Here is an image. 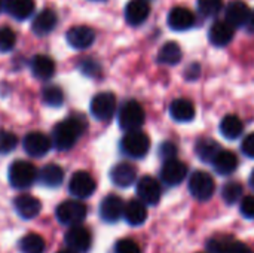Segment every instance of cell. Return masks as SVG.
Segmentation results:
<instances>
[{
  "instance_id": "obj_1",
  "label": "cell",
  "mask_w": 254,
  "mask_h": 253,
  "mask_svg": "<svg viewBox=\"0 0 254 253\" xmlns=\"http://www.w3.org/2000/svg\"><path fill=\"white\" fill-rule=\"evenodd\" d=\"M86 130V121L80 115H71L52 130V145L58 151L71 149Z\"/></svg>"
},
{
  "instance_id": "obj_2",
  "label": "cell",
  "mask_w": 254,
  "mask_h": 253,
  "mask_svg": "<svg viewBox=\"0 0 254 253\" xmlns=\"http://www.w3.org/2000/svg\"><path fill=\"white\" fill-rule=\"evenodd\" d=\"M149 149H150V139L141 130L127 131L121 140V151L129 158L140 160L147 155Z\"/></svg>"
},
{
  "instance_id": "obj_3",
  "label": "cell",
  "mask_w": 254,
  "mask_h": 253,
  "mask_svg": "<svg viewBox=\"0 0 254 253\" xmlns=\"http://www.w3.org/2000/svg\"><path fill=\"white\" fill-rule=\"evenodd\" d=\"M118 121H119V127L124 131L140 130L146 121V113H144L143 106L135 100L125 101L119 109Z\"/></svg>"
},
{
  "instance_id": "obj_4",
  "label": "cell",
  "mask_w": 254,
  "mask_h": 253,
  "mask_svg": "<svg viewBox=\"0 0 254 253\" xmlns=\"http://www.w3.org/2000/svg\"><path fill=\"white\" fill-rule=\"evenodd\" d=\"M37 169L28 163L18 160L9 167V183L16 189H27L37 180Z\"/></svg>"
},
{
  "instance_id": "obj_5",
  "label": "cell",
  "mask_w": 254,
  "mask_h": 253,
  "mask_svg": "<svg viewBox=\"0 0 254 253\" xmlns=\"http://www.w3.org/2000/svg\"><path fill=\"white\" fill-rule=\"evenodd\" d=\"M86 213H88L86 206L79 200L63 201L55 210V216L58 222H61L63 225H68V227L82 225V222L86 218Z\"/></svg>"
},
{
  "instance_id": "obj_6",
  "label": "cell",
  "mask_w": 254,
  "mask_h": 253,
  "mask_svg": "<svg viewBox=\"0 0 254 253\" xmlns=\"http://www.w3.org/2000/svg\"><path fill=\"white\" fill-rule=\"evenodd\" d=\"M216 191L214 179L207 171H195L189 179V192L198 201H207Z\"/></svg>"
},
{
  "instance_id": "obj_7",
  "label": "cell",
  "mask_w": 254,
  "mask_h": 253,
  "mask_svg": "<svg viewBox=\"0 0 254 253\" xmlns=\"http://www.w3.org/2000/svg\"><path fill=\"white\" fill-rule=\"evenodd\" d=\"M116 112V97L112 92H100L91 100V113L98 121H109Z\"/></svg>"
},
{
  "instance_id": "obj_8",
  "label": "cell",
  "mask_w": 254,
  "mask_h": 253,
  "mask_svg": "<svg viewBox=\"0 0 254 253\" xmlns=\"http://www.w3.org/2000/svg\"><path fill=\"white\" fill-rule=\"evenodd\" d=\"M22 146H24V151L30 157L42 158L51 151V148L54 145H52V139L48 137L46 134H43L40 131H31L24 137Z\"/></svg>"
},
{
  "instance_id": "obj_9",
  "label": "cell",
  "mask_w": 254,
  "mask_h": 253,
  "mask_svg": "<svg viewBox=\"0 0 254 253\" xmlns=\"http://www.w3.org/2000/svg\"><path fill=\"white\" fill-rule=\"evenodd\" d=\"M64 242L68 249L74 251L76 253H86L91 249L92 236L88 228L82 225H74L70 227V230L65 233Z\"/></svg>"
},
{
  "instance_id": "obj_10",
  "label": "cell",
  "mask_w": 254,
  "mask_h": 253,
  "mask_svg": "<svg viewBox=\"0 0 254 253\" xmlns=\"http://www.w3.org/2000/svg\"><path fill=\"white\" fill-rule=\"evenodd\" d=\"M95 188H97V183L88 171H76L68 182L70 194L79 200L91 197L95 192Z\"/></svg>"
},
{
  "instance_id": "obj_11",
  "label": "cell",
  "mask_w": 254,
  "mask_h": 253,
  "mask_svg": "<svg viewBox=\"0 0 254 253\" xmlns=\"http://www.w3.org/2000/svg\"><path fill=\"white\" fill-rule=\"evenodd\" d=\"M137 195L146 206H155L162 195L161 183L152 176H144L137 182Z\"/></svg>"
},
{
  "instance_id": "obj_12",
  "label": "cell",
  "mask_w": 254,
  "mask_h": 253,
  "mask_svg": "<svg viewBox=\"0 0 254 253\" xmlns=\"http://www.w3.org/2000/svg\"><path fill=\"white\" fill-rule=\"evenodd\" d=\"M188 176V166L177 158L164 161L161 169V180L168 186L180 185Z\"/></svg>"
},
{
  "instance_id": "obj_13",
  "label": "cell",
  "mask_w": 254,
  "mask_h": 253,
  "mask_svg": "<svg viewBox=\"0 0 254 253\" xmlns=\"http://www.w3.org/2000/svg\"><path fill=\"white\" fill-rule=\"evenodd\" d=\"M125 203L118 195H107L100 204V216L107 224H115L124 216Z\"/></svg>"
},
{
  "instance_id": "obj_14",
  "label": "cell",
  "mask_w": 254,
  "mask_h": 253,
  "mask_svg": "<svg viewBox=\"0 0 254 253\" xmlns=\"http://www.w3.org/2000/svg\"><path fill=\"white\" fill-rule=\"evenodd\" d=\"M67 42L71 48L77 49V51H82V49H86L89 48L94 40H95V33L91 27H86V25H76V27H71L67 34Z\"/></svg>"
},
{
  "instance_id": "obj_15",
  "label": "cell",
  "mask_w": 254,
  "mask_h": 253,
  "mask_svg": "<svg viewBox=\"0 0 254 253\" xmlns=\"http://www.w3.org/2000/svg\"><path fill=\"white\" fill-rule=\"evenodd\" d=\"M168 25L171 30L176 31H185L193 27L195 24V15L190 9L183 7V6H176L170 10L168 13Z\"/></svg>"
},
{
  "instance_id": "obj_16",
  "label": "cell",
  "mask_w": 254,
  "mask_h": 253,
  "mask_svg": "<svg viewBox=\"0 0 254 253\" xmlns=\"http://www.w3.org/2000/svg\"><path fill=\"white\" fill-rule=\"evenodd\" d=\"M252 9L247 6V3H244L243 0H234L226 6L225 10V19L234 27H246L249 16H250Z\"/></svg>"
},
{
  "instance_id": "obj_17",
  "label": "cell",
  "mask_w": 254,
  "mask_h": 253,
  "mask_svg": "<svg viewBox=\"0 0 254 253\" xmlns=\"http://www.w3.org/2000/svg\"><path fill=\"white\" fill-rule=\"evenodd\" d=\"M150 15L149 0H129L125 6V19L129 25H141Z\"/></svg>"
},
{
  "instance_id": "obj_18",
  "label": "cell",
  "mask_w": 254,
  "mask_h": 253,
  "mask_svg": "<svg viewBox=\"0 0 254 253\" xmlns=\"http://www.w3.org/2000/svg\"><path fill=\"white\" fill-rule=\"evenodd\" d=\"M234 33H235V28L226 19L225 21H216L208 30V39L214 46L223 48L232 42Z\"/></svg>"
},
{
  "instance_id": "obj_19",
  "label": "cell",
  "mask_w": 254,
  "mask_h": 253,
  "mask_svg": "<svg viewBox=\"0 0 254 253\" xmlns=\"http://www.w3.org/2000/svg\"><path fill=\"white\" fill-rule=\"evenodd\" d=\"M13 206L16 213L22 219H34L42 210V203L39 201V198L28 194L18 195L13 201Z\"/></svg>"
},
{
  "instance_id": "obj_20",
  "label": "cell",
  "mask_w": 254,
  "mask_h": 253,
  "mask_svg": "<svg viewBox=\"0 0 254 253\" xmlns=\"http://www.w3.org/2000/svg\"><path fill=\"white\" fill-rule=\"evenodd\" d=\"M112 182L119 188H128L131 186L137 179V170L129 163H119L116 164L110 171Z\"/></svg>"
},
{
  "instance_id": "obj_21",
  "label": "cell",
  "mask_w": 254,
  "mask_h": 253,
  "mask_svg": "<svg viewBox=\"0 0 254 253\" xmlns=\"http://www.w3.org/2000/svg\"><path fill=\"white\" fill-rule=\"evenodd\" d=\"M57 21H58L57 13L52 9H43L34 16L31 22V30L37 36H46L55 28Z\"/></svg>"
},
{
  "instance_id": "obj_22",
  "label": "cell",
  "mask_w": 254,
  "mask_h": 253,
  "mask_svg": "<svg viewBox=\"0 0 254 253\" xmlns=\"http://www.w3.org/2000/svg\"><path fill=\"white\" fill-rule=\"evenodd\" d=\"M170 115L177 122H190L195 118L196 112H195V106L190 100L176 98L170 104Z\"/></svg>"
},
{
  "instance_id": "obj_23",
  "label": "cell",
  "mask_w": 254,
  "mask_h": 253,
  "mask_svg": "<svg viewBox=\"0 0 254 253\" xmlns=\"http://www.w3.org/2000/svg\"><path fill=\"white\" fill-rule=\"evenodd\" d=\"M124 218L132 227H138V225L144 224L147 219L146 204L141 200H129L124 209Z\"/></svg>"
},
{
  "instance_id": "obj_24",
  "label": "cell",
  "mask_w": 254,
  "mask_h": 253,
  "mask_svg": "<svg viewBox=\"0 0 254 253\" xmlns=\"http://www.w3.org/2000/svg\"><path fill=\"white\" fill-rule=\"evenodd\" d=\"M211 164H213L214 170H216L219 174H222V176H229V174H232V173L238 169V157H237L234 152H231V151L222 149V151L216 155V158L213 160Z\"/></svg>"
},
{
  "instance_id": "obj_25",
  "label": "cell",
  "mask_w": 254,
  "mask_h": 253,
  "mask_svg": "<svg viewBox=\"0 0 254 253\" xmlns=\"http://www.w3.org/2000/svg\"><path fill=\"white\" fill-rule=\"evenodd\" d=\"M31 72L39 79H51L55 73V61L49 55H34L31 60Z\"/></svg>"
},
{
  "instance_id": "obj_26",
  "label": "cell",
  "mask_w": 254,
  "mask_h": 253,
  "mask_svg": "<svg viewBox=\"0 0 254 253\" xmlns=\"http://www.w3.org/2000/svg\"><path fill=\"white\" fill-rule=\"evenodd\" d=\"M6 12L15 19H27L34 12V0H4L3 3Z\"/></svg>"
},
{
  "instance_id": "obj_27",
  "label": "cell",
  "mask_w": 254,
  "mask_h": 253,
  "mask_svg": "<svg viewBox=\"0 0 254 253\" xmlns=\"http://www.w3.org/2000/svg\"><path fill=\"white\" fill-rule=\"evenodd\" d=\"M37 179L46 188H57L64 180V170L57 164H48L39 171Z\"/></svg>"
},
{
  "instance_id": "obj_28",
  "label": "cell",
  "mask_w": 254,
  "mask_h": 253,
  "mask_svg": "<svg viewBox=\"0 0 254 253\" xmlns=\"http://www.w3.org/2000/svg\"><path fill=\"white\" fill-rule=\"evenodd\" d=\"M244 131V124L237 115H226L220 122V133L228 140L238 139Z\"/></svg>"
},
{
  "instance_id": "obj_29",
  "label": "cell",
  "mask_w": 254,
  "mask_h": 253,
  "mask_svg": "<svg viewBox=\"0 0 254 253\" xmlns=\"http://www.w3.org/2000/svg\"><path fill=\"white\" fill-rule=\"evenodd\" d=\"M220 146L217 145L216 140L204 137L199 139L195 145V152L198 155V158L204 163H213V160L216 158V155L220 152Z\"/></svg>"
},
{
  "instance_id": "obj_30",
  "label": "cell",
  "mask_w": 254,
  "mask_h": 253,
  "mask_svg": "<svg viewBox=\"0 0 254 253\" xmlns=\"http://www.w3.org/2000/svg\"><path fill=\"white\" fill-rule=\"evenodd\" d=\"M183 58V52L179 43L176 42H168L165 43L158 54V61L161 64H167V66H176L182 61Z\"/></svg>"
},
{
  "instance_id": "obj_31",
  "label": "cell",
  "mask_w": 254,
  "mask_h": 253,
  "mask_svg": "<svg viewBox=\"0 0 254 253\" xmlns=\"http://www.w3.org/2000/svg\"><path fill=\"white\" fill-rule=\"evenodd\" d=\"M46 243L42 236L30 233L19 242V251L22 253H43Z\"/></svg>"
},
{
  "instance_id": "obj_32",
  "label": "cell",
  "mask_w": 254,
  "mask_h": 253,
  "mask_svg": "<svg viewBox=\"0 0 254 253\" xmlns=\"http://www.w3.org/2000/svg\"><path fill=\"white\" fill-rule=\"evenodd\" d=\"M42 98H43L45 104H48L51 107H60L64 103V92L57 85H48L42 91Z\"/></svg>"
},
{
  "instance_id": "obj_33",
  "label": "cell",
  "mask_w": 254,
  "mask_h": 253,
  "mask_svg": "<svg viewBox=\"0 0 254 253\" xmlns=\"http://www.w3.org/2000/svg\"><path fill=\"white\" fill-rule=\"evenodd\" d=\"M244 188L240 182H228L222 189V197L226 204H235L243 198Z\"/></svg>"
},
{
  "instance_id": "obj_34",
  "label": "cell",
  "mask_w": 254,
  "mask_h": 253,
  "mask_svg": "<svg viewBox=\"0 0 254 253\" xmlns=\"http://www.w3.org/2000/svg\"><path fill=\"white\" fill-rule=\"evenodd\" d=\"M16 45V34L10 27L0 28V52H9Z\"/></svg>"
},
{
  "instance_id": "obj_35",
  "label": "cell",
  "mask_w": 254,
  "mask_h": 253,
  "mask_svg": "<svg viewBox=\"0 0 254 253\" xmlns=\"http://www.w3.org/2000/svg\"><path fill=\"white\" fill-rule=\"evenodd\" d=\"M223 7V0H198V10L204 16H216Z\"/></svg>"
},
{
  "instance_id": "obj_36",
  "label": "cell",
  "mask_w": 254,
  "mask_h": 253,
  "mask_svg": "<svg viewBox=\"0 0 254 253\" xmlns=\"http://www.w3.org/2000/svg\"><path fill=\"white\" fill-rule=\"evenodd\" d=\"M18 145V137L7 130H0V154L12 152Z\"/></svg>"
},
{
  "instance_id": "obj_37",
  "label": "cell",
  "mask_w": 254,
  "mask_h": 253,
  "mask_svg": "<svg viewBox=\"0 0 254 253\" xmlns=\"http://www.w3.org/2000/svg\"><path fill=\"white\" fill-rule=\"evenodd\" d=\"M113 253H141L140 246L131 239H122L115 245Z\"/></svg>"
},
{
  "instance_id": "obj_38",
  "label": "cell",
  "mask_w": 254,
  "mask_h": 253,
  "mask_svg": "<svg viewBox=\"0 0 254 253\" xmlns=\"http://www.w3.org/2000/svg\"><path fill=\"white\" fill-rule=\"evenodd\" d=\"M232 242L231 240H223V239H211L207 243V251L208 253H229Z\"/></svg>"
},
{
  "instance_id": "obj_39",
  "label": "cell",
  "mask_w": 254,
  "mask_h": 253,
  "mask_svg": "<svg viewBox=\"0 0 254 253\" xmlns=\"http://www.w3.org/2000/svg\"><path fill=\"white\" fill-rule=\"evenodd\" d=\"M158 154H159V157L162 158V161H168V160H173V158L177 157V148H176V145L171 143V142H164V143L161 145Z\"/></svg>"
},
{
  "instance_id": "obj_40",
  "label": "cell",
  "mask_w": 254,
  "mask_h": 253,
  "mask_svg": "<svg viewBox=\"0 0 254 253\" xmlns=\"http://www.w3.org/2000/svg\"><path fill=\"white\" fill-rule=\"evenodd\" d=\"M241 215L247 219H254V197L249 195L241 200Z\"/></svg>"
},
{
  "instance_id": "obj_41",
  "label": "cell",
  "mask_w": 254,
  "mask_h": 253,
  "mask_svg": "<svg viewBox=\"0 0 254 253\" xmlns=\"http://www.w3.org/2000/svg\"><path fill=\"white\" fill-rule=\"evenodd\" d=\"M241 152L249 158H254V133H250L244 137L241 143Z\"/></svg>"
},
{
  "instance_id": "obj_42",
  "label": "cell",
  "mask_w": 254,
  "mask_h": 253,
  "mask_svg": "<svg viewBox=\"0 0 254 253\" xmlns=\"http://www.w3.org/2000/svg\"><path fill=\"white\" fill-rule=\"evenodd\" d=\"M229 253H253V251L241 242H232L229 248Z\"/></svg>"
},
{
  "instance_id": "obj_43",
  "label": "cell",
  "mask_w": 254,
  "mask_h": 253,
  "mask_svg": "<svg viewBox=\"0 0 254 253\" xmlns=\"http://www.w3.org/2000/svg\"><path fill=\"white\" fill-rule=\"evenodd\" d=\"M246 28L254 34V10L250 12V16H249V21H247V24H246Z\"/></svg>"
},
{
  "instance_id": "obj_44",
  "label": "cell",
  "mask_w": 254,
  "mask_h": 253,
  "mask_svg": "<svg viewBox=\"0 0 254 253\" xmlns=\"http://www.w3.org/2000/svg\"><path fill=\"white\" fill-rule=\"evenodd\" d=\"M250 186L254 189V170L252 171V174H250Z\"/></svg>"
},
{
  "instance_id": "obj_45",
  "label": "cell",
  "mask_w": 254,
  "mask_h": 253,
  "mask_svg": "<svg viewBox=\"0 0 254 253\" xmlns=\"http://www.w3.org/2000/svg\"><path fill=\"white\" fill-rule=\"evenodd\" d=\"M57 253H76L74 251H71V249H64V251H60V252Z\"/></svg>"
},
{
  "instance_id": "obj_46",
  "label": "cell",
  "mask_w": 254,
  "mask_h": 253,
  "mask_svg": "<svg viewBox=\"0 0 254 253\" xmlns=\"http://www.w3.org/2000/svg\"><path fill=\"white\" fill-rule=\"evenodd\" d=\"M3 3H4V1H3V0H0V9H1V6H3Z\"/></svg>"
},
{
  "instance_id": "obj_47",
  "label": "cell",
  "mask_w": 254,
  "mask_h": 253,
  "mask_svg": "<svg viewBox=\"0 0 254 253\" xmlns=\"http://www.w3.org/2000/svg\"><path fill=\"white\" fill-rule=\"evenodd\" d=\"M94 1H104V0H94Z\"/></svg>"
}]
</instances>
